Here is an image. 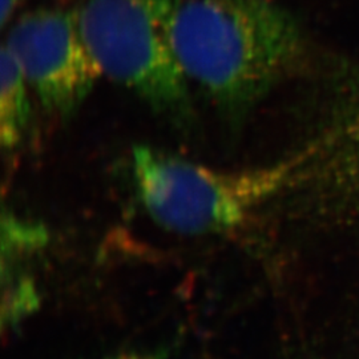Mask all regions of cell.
Returning a JSON list of instances; mask_svg holds the SVG:
<instances>
[{
	"label": "cell",
	"instance_id": "1",
	"mask_svg": "<svg viewBox=\"0 0 359 359\" xmlns=\"http://www.w3.org/2000/svg\"><path fill=\"white\" fill-rule=\"evenodd\" d=\"M172 40L191 86L231 127L306 57L301 28L276 0H181Z\"/></svg>",
	"mask_w": 359,
	"mask_h": 359
},
{
	"label": "cell",
	"instance_id": "2",
	"mask_svg": "<svg viewBox=\"0 0 359 359\" xmlns=\"http://www.w3.org/2000/svg\"><path fill=\"white\" fill-rule=\"evenodd\" d=\"M132 177L142 208L156 225L181 236H209L241 226L257 209L287 189L283 157L245 169H217L152 145L132 149Z\"/></svg>",
	"mask_w": 359,
	"mask_h": 359
},
{
	"label": "cell",
	"instance_id": "3",
	"mask_svg": "<svg viewBox=\"0 0 359 359\" xmlns=\"http://www.w3.org/2000/svg\"><path fill=\"white\" fill-rule=\"evenodd\" d=\"M181 0H86L79 26L102 75L135 93L173 127L194 121L191 83L172 27Z\"/></svg>",
	"mask_w": 359,
	"mask_h": 359
},
{
	"label": "cell",
	"instance_id": "4",
	"mask_svg": "<svg viewBox=\"0 0 359 359\" xmlns=\"http://www.w3.org/2000/svg\"><path fill=\"white\" fill-rule=\"evenodd\" d=\"M317 77L313 124L285 156L290 180L283 197L298 200L313 229L341 237L359 231V63L337 60Z\"/></svg>",
	"mask_w": 359,
	"mask_h": 359
},
{
	"label": "cell",
	"instance_id": "5",
	"mask_svg": "<svg viewBox=\"0 0 359 359\" xmlns=\"http://www.w3.org/2000/svg\"><path fill=\"white\" fill-rule=\"evenodd\" d=\"M19 62L43 108L71 120L102 71L83 39L77 11L38 8L20 16L3 43Z\"/></svg>",
	"mask_w": 359,
	"mask_h": 359
},
{
	"label": "cell",
	"instance_id": "6",
	"mask_svg": "<svg viewBox=\"0 0 359 359\" xmlns=\"http://www.w3.org/2000/svg\"><path fill=\"white\" fill-rule=\"evenodd\" d=\"M0 142L4 151H13L29 124L31 88L19 62L4 44L0 52Z\"/></svg>",
	"mask_w": 359,
	"mask_h": 359
},
{
	"label": "cell",
	"instance_id": "7",
	"mask_svg": "<svg viewBox=\"0 0 359 359\" xmlns=\"http://www.w3.org/2000/svg\"><path fill=\"white\" fill-rule=\"evenodd\" d=\"M48 234L43 225L28 221L13 213L1 216V248L3 259L25 256L41 249Z\"/></svg>",
	"mask_w": 359,
	"mask_h": 359
},
{
	"label": "cell",
	"instance_id": "8",
	"mask_svg": "<svg viewBox=\"0 0 359 359\" xmlns=\"http://www.w3.org/2000/svg\"><path fill=\"white\" fill-rule=\"evenodd\" d=\"M19 3L20 0H0V23L3 28L8 25V20L13 18Z\"/></svg>",
	"mask_w": 359,
	"mask_h": 359
},
{
	"label": "cell",
	"instance_id": "9",
	"mask_svg": "<svg viewBox=\"0 0 359 359\" xmlns=\"http://www.w3.org/2000/svg\"><path fill=\"white\" fill-rule=\"evenodd\" d=\"M115 359H144V358H139V357H121V358H115Z\"/></svg>",
	"mask_w": 359,
	"mask_h": 359
}]
</instances>
